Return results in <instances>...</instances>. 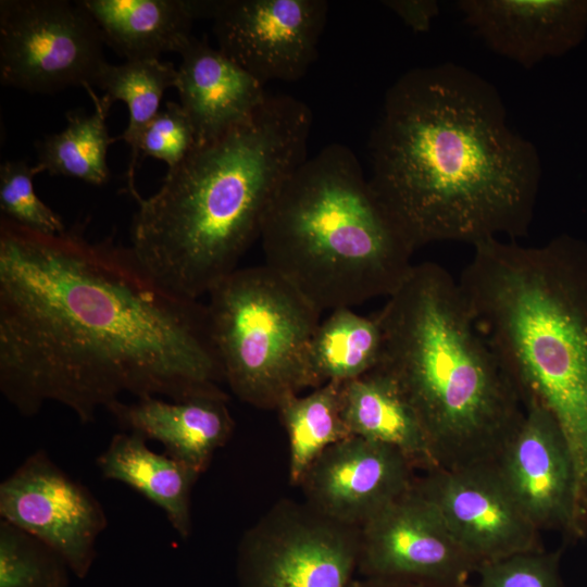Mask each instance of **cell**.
<instances>
[{
  "mask_svg": "<svg viewBox=\"0 0 587 587\" xmlns=\"http://www.w3.org/2000/svg\"><path fill=\"white\" fill-rule=\"evenodd\" d=\"M492 462L529 521L541 529H573L574 471L565 438L551 413L534 400Z\"/></svg>",
  "mask_w": 587,
  "mask_h": 587,
  "instance_id": "cell-15",
  "label": "cell"
},
{
  "mask_svg": "<svg viewBox=\"0 0 587 587\" xmlns=\"http://www.w3.org/2000/svg\"><path fill=\"white\" fill-rule=\"evenodd\" d=\"M102 34L86 10L64 0L0 1L1 83L49 93L97 85L107 64Z\"/></svg>",
  "mask_w": 587,
  "mask_h": 587,
  "instance_id": "cell-8",
  "label": "cell"
},
{
  "mask_svg": "<svg viewBox=\"0 0 587 587\" xmlns=\"http://www.w3.org/2000/svg\"><path fill=\"white\" fill-rule=\"evenodd\" d=\"M104 43L128 60L159 59L191 41L196 18L211 16L213 1L79 0Z\"/></svg>",
  "mask_w": 587,
  "mask_h": 587,
  "instance_id": "cell-19",
  "label": "cell"
},
{
  "mask_svg": "<svg viewBox=\"0 0 587 587\" xmlns=\"http://www.w3.org/2000/svg\"><path fill=\"white\" fill-rule=\"evenodd\" d=\"M382 3L415 33L429 30L439 14V4L435 0H387Z\"/></svg>",
  "mask_w": 587,
  "mask_h": 587,
  "instance_id": "cell-30",
  "label": "cell"
},
{
  "mask_svg": "<svg viewBox=\"0 0 587 587\" xmlns=\"http://www.w3.org/2000/svg\"><path fill=\"white\" fill-rule=\"evenodd\" d=\"M464 23L492 52L532 68L573 47L587 25V2L460 0Z\"/></svg>",
  "mask_w": 587,
  "mask_h": 587,
  "instance_id": "cell-16",
  "label": "cell"
},
{
  "mask_svg": "<svg viewBox=\"0 0 587 587\" xmlns=\"http://www.w3.org/2000/svg\"><path fill=\"white\" fill-rule=\"evenodd\" d=\"M325 0H214L217 49L265 85L296 82L316 59Z\"/></svg>",
  "mask_w": 587,
  "mask_h": 587,
  "instance_id": "cell-12",
  "label": "cell"
},
{
  "mask_svg": "<svg viewBox=\"0 0 587 587\" xmlns=\"http://www.w3.org/2000/svg\"><path fill=\"white\" fill-rule=\"evenodd\" d=\"M42 172L37 164L7 161L0 167V208L13 222L47 234H61L66 227L60 217L34 190V176Z\"/></svg>",
  "mask_w": 587,
  "mask_h": 587,
  "instance_id": "cell-27",
  "label": "cell"
},
{
  "mask_svg": "<svg viewBox=\"0 0 587 587\" xmlns=\"http://www.w3.org/2000/svg\"><path fill=\"white\" fill-rule=\"evenodd\" d=\"M95 103L92 114L71 112L67 125L57 134L45 137L38 143L36 163L50 175H62L83 182L102 185L110 178L107 152L111 138L105 125L108 111L91 89L87 90Z\"/></svg>",
  "mask_w": 587,
  "mask_h": 587,
  "instance_id": "cell-25",
  "label": "cell"
},
{
  "mask_svg": "<svg viewBox=\"0 0 587 587\" xmlns=\"http://www.w3.org/2000/svg\"><path fill=\"white\" fill-rule=\"evenodd\" d=\"M458 282L475 326L519 389L557 421L587 510V309L559 241L475 245Z\"/></svg>",
  "mask_w": 587,
  "mask_h": 587,
  "instance_id": "cell-5",
  "label": "cell"
},
{
  "mask_svg": "<svg viewBox=\"0 0 587 587\" xmlns=\"http://www.w3.org/2000/svg\"><path fill=\"white\" fill-rule=\"evenodd\" d=\"M175 88L198 145L247 121L264 102V85L220 49L192 38L179 53Z\"/></svg>",
  "mask_w": 587,
  "mask_h": 587,
  "instance_id": "cell-17",
  "label": "cell"
},
{
  "mask_svg": "<svg viewBox=\"0 0 587 587\" xmlns=\"http://www.w3.org/2000/svg\"><path fill=\"white\" fill-rule=\"evenodd\" d=\"M377 197L414 250L528 233L541 175L497 88L452 62L402 74L369 141Z\"/></svg>",
  "mask_w": 587,
  "mask_h": 587,
  "instance_id": "cell-2",
  "label": "cell"
},
{
  "mask_svg": "<svg viewBox=\"0 0 587 587\" xmlns=\"http://www.w3.org/2000/svg\"><path fill=\"white\" fill-rule=\"evenodd\" d=\"M176 77L173 64L160 59L128 60L120 65L107 63L98 77L96 86L104 92L99 98L102 107L109 112L112 103L121 100L128 108V126L116 139H124L130 147L127 189L132 196L137 193L134 177L141 135L160 112L165 89L175 87Z\"/></svg>",
  "mask_w": 587,
  "mask_h": 587,
  "instance_id": "cell-23",
  "label": "cell"
},
{
  "mask_svg": "<svg viewBox=\"0 0 587 587\" xmlns=\"http://www.w3.org/2000/svg\"><path fill=\"white\" fill-rule=\"evenodd\" d=\"M376 370L417 415L439 469L492 463L525 405L477 330L458 279L435 262L414 264L376 315Z\"/></svg>",
  "mask_w": 587,
  "mask_h": 587,
  "instance_id": "cell-4",
  "label": "cell"
},
{
  "mask_svg": "<svg viewBox=\"0 0 587 587\" xmlns=\"http://www.w3.org/2000/svg\"><path fill=\"white\" fill-rule=\"evenodd\" d=\"M474 587H562L558 554L544 549L480 565Z\"/></svg>",
  "mask_w": 587,
  "mask_h": 587,
  "instance_id": "cell-28",
  "label": "cell"
},
{
  "mask_svg": "<svg viewBox=\"0 0 587 587\" xmlns=\"http://www.w3.org/2000/svg\"><path fill=\"white\" fill-rule=\"evenodd\" d=\"M265 265L321 312L392 295L411 246L357 155L329 143L283 184L261 228Z\"/></svg>",
  "mask_w": 587,
  "mask_h": 587,
  "instance_id": "cell-6",
  "label": "cell"
},
{
  "mask_svg": "<svg viewBox=\"0 0 587 587\" xmlns=\"http://www.w3.org/2000/svg\"><path fill=\"white\" fill-rule=\"evenodd\" d=\"M197 138L192 124L182 105L167 101L163 110L143 130L139 151L167 164L178 165L196 147Z\"/></svg>",
  "mask_w": 587,
  "mask_h": 587,
  "instance_id": "cell-29",
  "label": "cell"
},
{
  "mask_svg": "<svg viewBox=\"0 0 587 587\" xmlns=\"http://www.w3.org/2000/svg\"><path fill=\"white\" fill-rule=\"evenodd\" d=\"M414 470L398 450L351 436L327 448L300 485L312 510L361 528L413 487Z\"/></svg>",
  "mask_w": 587,
  "mask_h": 587,
  "instance_id": "cell-14",
  "label": "cell"
},
{
  "mask_svg": "<svg viewBox=\"0 0 587 587\" xmlns=\"http://www.w3.org/2000/svg\"><path fill=\"white\" fill-rule=\"evenodd\" d=\"M207 304L157 279L130 247L0 220V390L93 422L125 394L227 399Z\"/></svg>",
  "mask_w": 587,
  "mask_h": 587,
  "instance_id": "cell-1",
  "label": "cell"
},
{
  "mask_svg": "<svg viewBox=\"0 0 587 587\" xmlns=\"http://www.w3.org/2000/svg\"><path fill=\"white\" fill-rule=\"evenodd\" d=\"M414 485L436 508L477 569L542 549L539 530L507 489L492 463L436 469L415 478Z\"/></svg>",
  "mask_w": 587,
  "mask_h": 587,
  "instance_id": "cell-13",
  "label": "cell"
},
{
  "mask_svg": "<svg viewBox=\"0 0 587 587\" xmlns=\"http://www.w3.org/2000/svg\"><path fill=\"white\" fill-rule=\"evenodd\" d=\"M137 433L115 434L96 459L101 475L135 489L162 509L182 539L191 534V490L200 473L164 453L152 451Z\"/></svg>",
  "mask_w": 587,
  "mask_h": 587,
  "instance_id": "cell-21",
  "label": "cell"
},
{
  "mask_svg": "<svg viewBox=\"0 0 587 587\" xmlns=\"http://www.w3.org/2000/svg\"><path fill=\"white\" fill-rule=\"evenodd\" d=\"M72 571L50 546L0 521V587H68Z\"/></svg>",
  "mask_w": 587,
  "mask_h": 587,
  "instance_id": "cell-26",
  "label": "cell"
},
{
  "mask_svg": "<svg viewBox=\"0 0 587 587\" xmlns=\"http://www.w3.org/2000/svg\"><path fill=\"white\" fill-rule=\"evenodd\" d=\"M341 409L352 436L389 446L415 470L439 469L414 410L385 373L374 369L341 384Z\"/></svg>",
  "mask_w": 587,
  "mask_h": 587,
  "instance_id": "cell-20",
  "label": "cell"
},
{
  "mask_svg": "<svg viewBox=\"0 0 587 587\" xmlns=\"http://www.w3.org/2000/svg\"><path fill=\"white\" fill-rule=\"evenodd\" d=\"M348 587H409V586H403V585L384 582L379 579L363 577L362 579H353Z\"/></svg>",
  "mask_w": 587,
  "mask_h": 587,
  "instance_id": "cell-31",
  "label": "cell"
},
{
  "mask_svg": "<svg viewBox=\"0 0 587 587\" xmlns=\"http://www.w3.org/2000/svg\"><path fill=\"white\" fill-rule=\"evenodd\" d=\"M360 528L308 504L277 503L246 532L237 555L239 587H348L358 572Z\"/></svg>",
  "mask_w": 587,
  "mask_h": 587,
  "instance_id": "cell-9",
  "label": "cell"
},
{
  "mask_svg": "<svg viewBox=\"0 0 587 587\" xmlns=\"http://www.w3.org/2000/svg\"><path fill=\"white\" fill-rule=\"evenodd\" d=\"M476 572L415 485L360 528L362 577L409 587H470Z\"/></svg>",
  "mask_w": 587,
  "mask_h": 587,
  "instance_id": "cell-10",
  "label": "cell"
},
{
  "mask_svg": "<svg viewBox=\"0 0 587 587\" xmlns=\"http://www.w3.org/2000/svg\"><path fill=\"white\" fill-rule=\"evenodd\" d=\"M226 400L199 397L174 401L145 397L134 402L117 400L107 410L125 432L161 442L166 454L201 474L233 433L234 421Z\"/></svg>",
  "mask_w": 587,
  "mask_h": 587,
  "instance_id": "cell-18",
  "label": "cell"
},
{
  "mask_svg": "<svg viewBox=\"0 0 587 587\" xmlns=\"http://www.w3.org/2000/svg\"><path fill=\"white\" fill-rule=\"evenodd\" d=\"M311 109L267 95L243 123L168 168L148 198L134 196L132 246L173 291L198 300L238 268L260 238L278 190L308 158Z\"/></svg>",
  "mask_w": 587,
  "mask_h": 587,
  "instance_id": "cell-3",
  "label": "cell"
},
{
  "mask_svg": "<svg viewBox=\"0 0 587 587\" xmlns=\"http://www.w3.org/2000/svg\"><path fill=\"white\" fill-rule=\"evenodd\" d=\"M383 334L378 320L351 308L330 311L311 345L310 363L316 386L348 382L373 371L380 359Z\"/></svg>",
  "mask_w": 587,
  "mask_h": 587,
  "instance_id": "cell-22",
  "label": "cell"
},
{
  "mask_svg": "<svg viewBox=\"0 0 587 587\" xmlns=\"http://www.w3.org/2000/svg\"><path fill=\"white\" fill-rule=\"evenodd\" d=\"M208 296L225 383L241 401L278 409L317 388L310 353L322 312L285 279L265 264L238 267Z\"/></svg>",
  "mask_w": 587,
  "mask_h": 587,
  "instance_id": "cell-7",
  "label": "cell"
},
{
  "mask_svg": "<svg viewBox=\"0 0 587 587\" xmlns=\"http://www.w3.org/2000/svg\"><path fill=\"white\" fill-rule=\"evenodd\" d=\"M0 516L50 546L79 579L89 574L97 539L108 526L93 494L42 449L0 484Z\"/></svg>",
  "mask_w": 587,
  "mask_h": 587,
  "instance_id": "cell-11",
  "label": "cell"
},
{
  "mask_svg": "<svg viewBox=\"0 0 587 587\" xmlns=\"http://www.w3.org/2000/svg\"><path fill=\"white\" fill-rule=\"evenodd\" d=\"M342 382H328L279 408L289 441V479L300 485L313 462L330 446L351 437L341 409Z\"/></svg>",
  "mask_w": 587,
  "mask_h": 587,
  "instance_id": "cell-24",
  "label": "cell"
}]
</instances>
